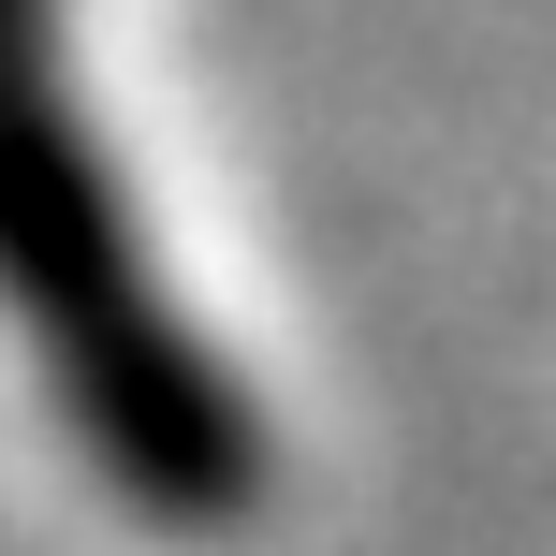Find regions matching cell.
I'll return each mask as SVG.
<instances>
[{"mask_svg": "<svg viewBox=\"0 0 556 556\" xmlns=\"http://www.w3.org/2000/svg\"><path fill=\"white\" fill-rule=\"evenodd\" d=\"M0 307L29 323L74 440L132 483L162 528H220L250 498V410L191 352L147 250L117 220V176L88 162L74 88H59V0H0Z\"/></svg>", "mask_w": 556, "mask_h": 556, "instance_id": "obj_1", "label": "cell"}]
</instances>
